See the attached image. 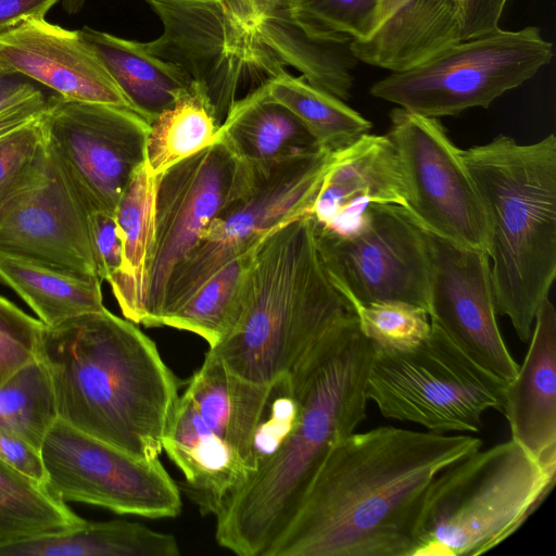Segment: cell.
Here are the masks:
<instances>
[{
    "mask_svg": "<svg viewBox=\"0 0 556 556\" xmlns=\"http://www.w3.org/2000/svg\"><path fill=\"white\" fill-rule=\"evenodd\" d=\"M155 176L144 164L135 173L115 210L123 241L124 267L110 283L124 317L146 318L147 277L154 241Z\"/></svg>",
    "mask_w": 556,
    "mask_h": 556,
    "instance_id": "26",
    "label": "cell"
},
{
    "mask_svg": "<svg viewBox=\"0 0 556 556\" xmlns=\"http://www.w3.org/2000/svg\"><path fill=\"white\" fill-rule=\"evenodd\" d=\"M407 203L408 188L393 142L387 135L367 132L332 152L311 217L325 229L348 235L361 227L370 205L406 208Z\"/></svg>",
    "mask_w": 556,
    "mask_h": 556,
    "instance_id": "19",
    "label": "cell"
},
{
    "mask_svg": "<svg viewBox=\"0 0 556 556\" xmlns=\"http://www.w3.org/2000/svg\"><path fill=\"white\" fill-rule=\"evenodd\" d=\"M424 230L430 264L426 308L430 324L479 366L511 382L519 365L497 325L486 252Z\"/></svg>",
    "mask_w": 556,
    "mask_h": 556,
    "instance_id": "16",
    "label": "cell"
},
{
    "mask_svg": "<svg viewBox=\"0 0 556 556\" xmlns=\"http://www.w3.org/2000/svg\"><path fill=\"white\" fill-rule=\"evenodd\" d=\"M86 521L46 486L0 460V546L71 531Z\"/></svg>",
    "mask_w": 556,
    "mask_h": 556,
    "instance_id": "31",
    "label": "cell"
},
{
    "mask_svg": "<svg viewBox=\"0 0 556 556\" xmlns=\"http://www.w3.org/2000/svg\"><path fill=\"white\" fill-rule=\"evenodd\" d=\"M43 143L70 189L89 213L114 214L146 162L150 124L114 105L48 98L40 117Z\"/></svg>",
    "mask_w": 556,
    "mask_h": 556,
    "instance_id": "11",
    "label": "cell"
},
{
    "mask_svg": "<svg viewBox=\"0 0 556 556\" xmlns=\"http://www.w3.org/2000/svg\"><path fill=\"white\" fill-rule=\"evenodd\" d=\"M393 142L408 188L405 208L426 230L457 244L486 252L485 211L458 149L439 118L402 108L390 113Z\"/></svg>",
    "mask_w": 556,
    "mask_h": 556,
    "instance_id": "15",
    "label": "cell"
},
{
    "mask_svg": "<svg viewBox=\"0 0 556 556\" xmlns=\"http://www.w3.org/2000/svg\"><path fill=\"white\" fill-rule=\"evenodd\" d=\"M45 325L0 295V384L38 358Z\"/></svg>",
    "mask_w": 556,
    "mask_h": 556,
    "instance_id": "38",
    "label": "cell"
},
{
    "mask_svg": "<svg viewBox=\"0 0 556 556\" xmlns=\"http://www.w3.org/2000/svg\"><path fill=\"white\" fill-rule=\"evenodd\" d=\"M47 490L122 515L172 518L180 489L159 458L139 459L56 419L40 447Z\"/></svg>",
    "mask_w": 556,
    "mask_h": 556,
    "instance_id": "14",
    "label": "cell"
},
{
    "mask_svg": "<svg viewBox=\"0 0 556 556\" xmlns=\"http://www.w3.org/2000/svg\"><path fill=\"white\" fill-rule=\"evenodd\" d=\"M312 223L321 264L350 305L399 301L427 308L426 235L404 207L370 205L361 227L348 235Z\"/></svg>",
    "mask_w": 556,
    "mask_h": 556,
    "instance_id": "13",
    "label": "cell"
},
{
    "mask_svg": "<svg viewBox=\"0 0 556 556\" xmlns=\"http://www.w3.org/2000/svg\"><path fill=\"white\" fill-rule=\"evenodd\" d=\"M48 99L39 89L29 97L0 110V139L39 118Z\"/></svg>",
    "mask_w": 556,
    "mask_h": 556,
    "instance_id": "43",
    "label": "cell"
},
{
    "mask_svg": "<svg viewBox=\"0 0 556 556\" xmlns=\"http://www.w3.org/2000/svg\"><path fill=\"white\" fill-rule=\"evenodd\" d=\"M508 384L431 325L428 338L413 350H375L367 397L387 418L437 433L478 432L486 410H503Z\"/></svg>",
    "mask_w": 556,
    "mask_h": 556,
    "instance_id": "7",
    "label": "cell"
},
{
    "mask_svg": "<svg viewBox=\"0 0 556 556\" xmlns=\"http://www.w3.org/2000/svg\"><path fill=\"white\" fill-rule=\"evenodd\" d=\"M462 156L488 219L496 313L527 342L556 277V137L520 144L498 135Z\"/></svg>",
    "mask_w": 556,
    "mask_h": 556,
    "instance_id": "4",
    "label": "cell"
},
{
    "mask_svg": "<svg viewBox=\"0 0 556 556\" xmlns=\"http://www.w3.org/2000/svg\"><path fill=\"white\" fill-rule=\"evenodd\" d=\"M353 313L318 254L311 215L262 240L248 275L243 314L208 352L235 375L271 384L336 324Z\"/></svg>",
    "mask_w": 556,
    "mask_h": 556,
    "instance_id": "5",
    "label": "cell"
},
{
    "mask_svg": "<svg viewBox=\"0 0 556 556\" xmlns=\"http://www.w3.org/2000/svg\"><path fill=\"white\" fill-rule=\"evenodd\" d=\"M256 247L219 268L184 304L167 315L162 326L195 333L210 348L225 339L243 314L248 275Z\"/></svg>",
    "mask_w": 556,
    "mask_h": 556,
    "instance_id": "30",
    "label": "cell"
},
{
    "mask_svg": "<svg viewBox=\"0 0 556 556\" xmlns=\"http://www.w3.org/2000/svg\"><path fill=\"white\" fill-rule=\"evenodd\" d=\"M143 1L163 26L156 39L143 42L146 49L186 74L219 125L237 101L286 70L218 0Z\"/></svg>",
    "mask_w": 556,
    "mask_h": 556,
    "instance_id": "10",
    "label": "cell"
},
{
    "mask_svg": "<svg viewBox=\"0 0 556 556\" xmlns=\"http://www.w3.org/2000/svg\"><path fill=\"white\" fill-rule=\"evenodd\" d=\"M271 390L273 383H256L235 375L207 351L184 393L203 422L253 473L256 470L253 439Z\"/></svg>",
    "mask_w": 556,
    "mask_h": 556,
    "instance_id": "23",
    "label": "cell"
},
{
    "mask_svg": "<svg viewBox=\"0 0 556 556\" xmlns=\"http://www.w3.org/2000/svg\"><path fill=\"white\" fill-rule=\"evenodd\" d=\"M481 445L394 427L343 438L264 556H415L432 481Z\"/></svg>",
    "mask_w": 556,
    "mask_h": 556,
    "instance_id": "1",
    "label": "cell"
},
{
    "mask_svg": "<svg viewBox=\"0 0 556 556\" xmlns=\"http://www.w3.org/2000/svg\"><path fill=\"white\" fill-rule=\"evenodd\" d=\"M89 214L47 152L40 173L0 204V253L98 276Z\"/></svg>",
    "mask_w": 556,
    "mask_h": 556,
    "instance_id": "17",
    "label": "cell"
},
{
    "mask_svg": "<svg viewBox=\"0 0 556 556\" xmlns=\"http://www.w3.org/2000/svg\"><path fill=\"white\" fill-rule=\"evenodd\" d=\"M218 137L252 165L323 150L305 125L269 94L267 81L236 102Z\"/></svg>",
    "mask_w": 556,
    "mask_h": 556,
    "instance_id": "24",
    "label": "cell"
},
{
    "mask_svg": "<svg viewBox=\"0 0 556 556\" xmlns=\"http://www.w3.org/2000/svg\"><path fill=\"white\" fill-rule=\"evenodd\" d=\"M62 0H0V35L23 22L45 18Z\"/></svg>",
    "mask_w": 556,
    "mask_h": 556,
    "instance_id": "44",
    "label": "cell"
},
{
    "mask_svg": "<svg viewBox=\"0 0 556 556\" xmlns=\"http://www.w3.org/2000/svg\"><path fill=\"white\" fill-rule=\"evenodd\" d=\"M213 109L193 84L150 124L146 165L156 176L174 164L213 144L219 132Z\"/></svg>",
    "mask_w": 556,
    "mask_h": 556,
    "instance_id": "32",
    "label": "cell"
},
{
    "mask_svg": "<svg viewBox=\"0 0 556 556\" xmlns=\"http://www.w3.org/2000/svg\"><path fill=\"white\" fill-rule=\"evenodd\" d=\"M79 33L92 49L134 111L149 124L170 108L191 83L172 63L153 54L143 42L84 26Z\"/></svg>",
    "mask_w": 556,
    "mask_h": 556,
    "instance_id": "25",
    "label": "cell"
},
{
    "mask_svg": "<svg viewBox=\"0 0 556 556\" xmlns=\"http://www.w3.org/2000/svg\"><path fill=\"white\" fill-rule=\"evenodd\" d=\"M163 451L184 475L179 484L203 515L216 516L252 475L238 454L179 395L163 439Z\"/></svg>",
    "mask_w": 556,
    "mask_h": 556,
    "instance_id": "21",
    "label": "cell"
},
{
    "mask_svg": "<svg viewBox=\"0 0 556 556\" xmlns=\"http://www.w3.org/2000/svg\"><path fill=\"white\" fill-rule=\"evenodd\" d=\"M374 354L353 312L290 370L295 422L215 516L222 547L240 556H264L285 531L331 448L366 418Z\"/></svg>",
    "mask_w": 556,
    "mask_h": 556,
    "instance_id": "2",
    "label": "cell"
},
{
    "mask_svg": "<svg viewBox=\"0 0 556 556\" xmlns=\"http://www.w3.org/2000/svg\"><path fill=\"white\" fill-rule=\"evenodd\" d=\"M379 0H295L292 16L309 36L330 41H364L375 30Z\"/></svg>",
    "mask_w": 556,
    "mask_h": 556,
    "instance_id": "35",
    "label": "cell"
},
{
    "mask_svg": "<svg viewBox=\"0 0 556 556\" xmlns=\"http://www.w3.org/2000/svg\"><path fill=\"white\" fill-rule=\"evenodd\" d=\"M40 117L0 139V204L45 166L47 150Z\"/></svg>",
    "mask_w": 556,
    "mask_h": 556,
    "instance_id": "37",
    "label": "cell"
},
{
    "mask_svg": "<svg viewBox=\"0 0 556 556\" xmlns=\"http://www.w3.org/2000/svg\"><path fill=\"white\" fill-rule=\"evenodd\" d=\"M0 278L47 327L104 308L101 279L0 253Z\"/></svg>",
    "mask_w": 556,
    "mask_h": 556,
    "instance_id": "29",
    "label": "cell"
},
{
    "mask_svg": "<svg viewBox=\"0 0 556 556\" xmlns=\"http://www.w3.org/2000/svg\"><path fill=\"white\" fill-rule=\"evenodd\" d=\"M556 467L510 439L475 451L432 481L415 556H476L511 535L552 490Z\"/></svg>",
    "mask_w": 556,
    "mask_h": 556,
    "instance_id": "6",
    "label": "cell"
},
{
    "mask_svg": "<svg viewBox=\"0 0 556 556\" xmlns=\"http://www.w3.org/2000/svg\"><path fill=\"white\" fill-rule=\"evenodd\" d=\"M38 357L59 419L136 458H159L179 386L135 323L104 307L45 326Z\"/></svg>",
    "mask_w": 556,
    "mask_h": 556,
    "instance_id": "3",
    "label": "cell"
},
{
    "mask_svg": "<svg viewBox=\"0 0 556 556\" xmlns=\"http://www.w3.org/2000/svg\"><path fill=\"white\" fill-rule=\"evenodd\" d=\"M459 41V25L452 0H379L374 33L351 41L357 61L406 71Z\"/></svg>",
    "mask_w": 556,
    "mask_h": 556,
    "instance_id": "22",
    "label": "cell"
},
{
    "mask_svg": "<svg viewBox=\"0 0 556 556\" xmlns=\"http://www.w3.org/2000/svg\"><path fill=\"white\" fill-rule=\"evenodd\" d=\"M331 159L332 152L317 150L254 165L251 189L210 223L173 271L161 325L226 263L255 248L278 227L311 215Z\"/></svg>",
    "mask_w": 556,
    "mask_h": 556,
    "instance_id": "9",
    "label": "cell"
},
{
    "mask_svg": "<svg viewBox=\"0 0 556 556\" xmlns=\"http://www.w3.org/2000/svg\"><path fill=\"white\" fill-rule=\"evenodd\" d=\"M0 70L38 81L66 99L135 112L79 30L45 18L23 22L0 35Z\"/></svg>",
    "mask_w": 556,
    "mask_h": 556,
    "instance_id": "18",
    "label": "cell"
},
{
    "mask_svg": "<svg viewBox=\"0 0 556 556\" xmlns=\"http://www.w3.org/2000/svg\"><path fill=\"white\" fill-rule=\"evenodd\" d=\"M89 229L97 273L111 282L123 271V241L115 215L104 211L89 214Z\"/></svg>",
    "mask_w": 556,
    "mask_h": 556,
    "instance_id": "39",
    "label": "cell"
},
{
    "mask_svg": "<svg viewBox=\"0 0 556 556\" xmlns=\"http://www.w3.org/2000/svg\"><path fill=\"white\" fill-rule=\"evenodd\" d=\"M87 0H62L63 9L68 14L78 13L85 5Z\"/></svg>",
    "mask_w": 556,
    "mask_h": 556,
    "instance_id": "46",
    "label": "cell"
},
{
    "mask_svg": "<svg viewBox=\"0 0 556 556\" xmlns=\"http://www.w3.org/2000/svg\"><path fill=\"white\" fill-rule=\"evenodd\" d=\"M56 419L52 382L39 357L0 384V429L40 450Z\"/></svg>",
    "mask_w": 556,
    "mask_h": 556,
    "instance_id": "34",
    "label": "cell"
},
{
    "mask_svg": "<svg viewBox=\"0 0 556 556\" xmlns=\"http://www.w3.org/2000/svg\"><path fill=\"white\" fill-rule=\"evenodd\" d=\"M225 11L243 28L253 33L264 18L292 12L295 0H218Z\"/></svg>",
    "mask_w": 556,
    "mask_h": 556,
    "instance_id": "42",
    "label": "cell"
},
{
    "mask_svg": "<svg viewBox=\"0 0 556 556\" xmlns=\"http://www.w3.org/2000/svg\"><path fill=\"white\" fill-rule=\"evenodd\" d=\"M0 460L46 485L47 475L40 450L24 439L0 429Z\"/></svg>",
    "mask_w": 556,
    "mask_h": 556,
    "instance_id": "41",
    "label": "cell"
},
{
    "mask_svg": "<svg viewBox=\"0 0 556 556\" xmlns=\"http://www.w3.org/2000/svg\"><path fill=\"white\" fill-rule=\"evenodd\" d=\"M530 339L503 412L511 439L541 464L556 467V313L548 298L536 313Z\"/></svg>",
    "mask_w": 556,
    "mask_h": 556,
    "instance_id": "20",
    "label": "cell"
},
{
    "mask_svg": "<svg viewBox=\"0 0 556 556\" xmlns=\"http://www.w3.org/2000/svg\"><path fill=\"white\" fill-rule=\"evenodd\" d=\"M269 94L309 130L318 147L334 152L371 129V123L343 100L286 70L267 80Z\"/></svg>",
    "mask_w": 556,
    "mask_h": 556,
    "instance_id": "33",
    "label": "cell"
},
{
    "mask_svg": "<svg viewBox=\"0 0 556 556\" xmlns=\"http://www.w3.org/2000/svg\"><path fill=\"white\" fill-rule=\"evenodd\" d=\"M552 58L553 46L539 27H498L456 41L406 71L392 72L376 81L370 93L424 117L457 116L471 108H489Z\"/></svg>",
    "mask_w": 556,
    "mask_h": 556,
    "instance_id": "8",
    "label": "cell"
},
{
    "mask_svg": "<svg viewBox=\"0 0 556 556\" xmlns=\"http://www.w3.org/2000/svg\"><path fill=\"white\" fill-rule=\"evenodd\" d=\"M26 78L20 74L5 73L0 70V110L39 90Z\"/></svg>",
    "mask_w": 556,
    "mask_h": 556,
    "instance_id": "45",
    "label": "cell"
},
{
    "mask_svg": "<svg viewBox=\"0 0 556 556\" xmlns=\"http://www.w3.org/2000/svg\"><path fill=\"white\" fill-rule=\"evenodd\" d=\"M253 33L282 67H294L307 81L343 101L351 98L352 70L358 62L351 51V42L307 35L291 12L262 20Z\"/></svg>",
    "mask_w": 556,
    "mask_h": 556,
    "instance_id": "27",
    "label": "cell"
},
{
    "mask_svg": "<svg viewBox=\"0 0 556 556\" xmlns=\"http://www.w3.org/2000/svg\"><path fill=\"white\" fill-rule=\"evenodd\" d=\"M363 334L376 351H409L429 336L431 324L427 311L418 305L391 301L352 304Z\"/></svg>",
    "mask_w": 556,
    "mask_h": 556,
    "instance_id": "36",
    "label": "cell"
},
{
    "mask_svg": "<svg viewBox=\"0 0 556 556\" xmlns=\"http://www.w3.org/2000/svg\"><path fill=\"white\" fill-rule=\"evenodd\" d=\"M457 13L459 40H466L498 28L507 0H452Z\"/></svg>",
    "mask_w": 556,
    "mask_h": 556,
    "instance_id": "40",
    "label": "cell"
},
{
    "mask_svg": "<svg viewBox=\"0 0 556 556\" xmlns=\"http://www.w3.org/2000/svg\"><path fill=\"white\" fill-rule=\"evenodd\" d=\"M255 166L220 139L155 176L154 241L147 277L146 327H161L167 282L210 223L244 195Z\"/></svg>",
    "mask_w": 556,
    "mask_h": 556,
    "instance_id": "12",
    "label": "cell"
},
{
    "mask_svg": "<svg viewBox=\"0 0 556 556\" xmlns=\"http://www.w3.org/2000/svg\"><path fill=\"white\" fill-rule=\"evenodd\" d=\"M168 533L126 520L90 522L63 533L0 546V556H177Z\"/></svg>",
    "mask_w": 556,
    "mask_h": 556,
    "instance_id": "28",
    "label": "cell"
}]
</instances>
